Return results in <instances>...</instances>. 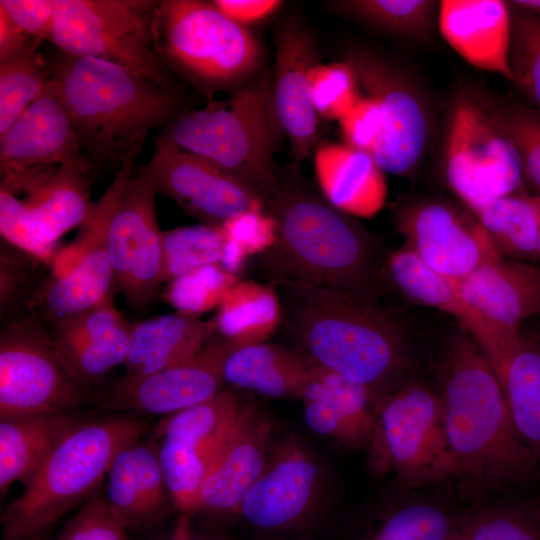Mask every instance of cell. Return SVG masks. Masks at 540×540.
<instances>
[{"label": "cell", "mask_w": 540, "mask_h": 540, "mask_svg": "<svg viewBox=\"0 0 540 540\" xmlns=\"http://www.w3.org/2000/svg\"><path fill=\"white\" fill-rule=\"evenodd\" d=\"M269 284L282 304L281 325L310 362L379 396L409 380L406 327L382 302L287 278Z\"/></svg>", "instance_id": "6da1fadb"}, {"label": "cell", "mask_w": 540, "mask_h": 540, "mask_svg": "<svg viewBox=\"0 0 540 540\" xmlns=\"http://www.w3.org/2000/svg\"><path fill=\"white\" fill-rule=\"evenodd\" d=\"M280 178V177H279ZM266 206L275 244L258 261L269 280L287 278L381 302L389 291L384 244L354 217L293 180Z\"/></svg>", "instance_id": "7a4b0ae2"}, {"label": "cell", "mask_w": 540, "mask_h": 540, "mask_svg": "<svg viewBox=\"0 0 540 540\" xmlns=\"http://www.w3.org/2000/svg\"><path fill=\"white\" fill-rule=\"evenodd\" d=\"M80 150L96 180L140 154L149 133L184 110L182 96L116 63L60 51L48 61Z\"/></svg>", "instance_id": "3957f363"}, {"label": "cell", "mask_w": 540, "mask_h": 540, "mask_svg": "<svg viewBox=\"0 0 540 540\" xmlns=\"http://www.w3.org/2000/svg\"><path fill=\"white\" fill-rule=\"evenodd\" d=\"M440 384L445 431L457 475L491 486L527 479L536 456L515 429L491 364L461 327L444 351Z\"/></svg>", "instance_id": "277c9868"}, {"label": "cell", "mask_w": 540, "mask_h": 540, "mask_svg": "<svg viewBox=\"0 0 540 540\" xmlns=\"http://www.w3.org/2000/svg\"><path fill=\"white\" fill-rule=\"evenodd\" d=\"M138 416L79 419L24 484L0 517L1 540H36L68 511L84 504L106 478L115 455L148 430Z\"/></svg>", "instance_id": "5b68a950"}, {"label": "cell", "mask_w": 540, "mask_h": 540, "mask_svg": "<svg viewBox=\"0 0 540 540\" xmlns=\"http://www.w3.org/2000/svg\"><path fill=\"white\" fill-rule=\"evenodd\" d=\"M161 135L251 186L262 195L266 206L281 193L273 157L285 136L274 108L270 71L223 102L184 109Z\"/></svg>", "instance_id": "8992f818"}, {"label": "cell", "mask_w": 540, "mask_h": 540, "mask_svg": "<svg viewBox=\"0 0 540 540\" xmlns=\"http://www.w3.org/2000/svg\"><path fill=\"white\" fill-rule=\"evenodd\" d=\"M156 47L173 75L209 97L255 75L264 59L258 38L213 1L159 0Z\"/></svg>", "instance_id": "52a82bcc"}, {"label": "cell", "mask_w": 540, "mask_h": 540, "mask_svg": "<svg viewBox=\"0 0 540 540\" xmlns=\"http://www.w3.org/2000/svg\"><path fill=\"white\" fill-rule=\"evenodd\" d=\"M441 170L447 187L472 212L495 199L529 192L515 146L479 85L460 84L451 95Z\"/></svg>", "instance_id": "ba28073f"}, {"label": "cell", "mask_w": 540, "mask_h": 540, "mask_svg": "<svg viewBox=\"0 0 540 540\" xmlns=\"http://www.w3.org/2000/svg\"><path fill=\"white\" fill-rule=\"evenodd\" d=\"M159 0H55L51 42L61 52L103 59L182 96L156 47Z\"/></svg>", "instance_id": "9c48e42d"}, {"label": "cell", "mask_w": 540, "mask_h": 540, "mask_svg": "<svg viewBox=\"0 0 540 540\" xmlns=\"http://www.w3.org/2000/svg\"><path fill=\"white\" fill-rule=\"evenodd\" d=\"M375 412V427L367 447L375 473H392L406 487L457 475L440 394L409 379L396 390L378 396Z\"/></svg>", "instance_id": "30bf717a"}, {"label": "cell", "mask_w": 540, "mask_h": 540, "mask_svg": "<svg viewBox=\"0 0 540 540\" xmlns=\"http://www.w3.org/2000/svg\"><path fill=\"white\" fill-rule=\"evenodd\" d=\"M90 169L52 165L1 179V239L51 264L59 239L90 213Z\"/></svg>", "instance_id": "8fae6325"}, {"label": "cell", "mask_w": 540, "mask_h": 540, "mask_svg": "<svg viewBox=\"0 0 540 540\" xmlns=\"http://www.w3.org/2000/svg\"><path fill=\"white\" fill-rule=\"evenodd\" d=\"M365 95L381 109L383 127L372 157L387 173L411 177L431 144L434 117L422 87L406 69L372 49L350 47L344 56Z\"/></svg>", "instance_id": "7c38bea8"}, {"label": "cell", "mask_w": 540, "mask_h": 540, "mask_svg": "<svg viewBox=\"0 0 540 540\" xmlns=\"http://www.w3.org/2000/svg\"><path fill=\"white\" fill-rule=\"evenodd\" d=\"M138 156L133 154L124 161L104 193L93 202L76 238L59 252L33 314L48 327L114 295L107 233Z\"/></svg>", "instance_id": "4fadbf2b"}, {"label": "cell", "mask_w": 540, "mask_h": 540, "mask_svg": "<svg viewBox=\"0 0 540 540\" xmlns=\"http://www.w3.org/2000/svg\"><path fill=\"white\" fill-rule=\"evenodd\" d=\"M61 363L50 329L36 317L0 327V417L73 412L90 398Z\"/></svg>", "instance_id": "5bb4252c"}, {"label": "cell", "mask_w": 540, "mask_h": 540, "mask_svg": "<svg viewBox=\"0 0 540 540\" xmlns=\"http://www.w3.org/2000/svg\"><path fill=\"white\" fill-rule=\"evenodd\" d=\"M391 211L404 246L444 276L462 281L502 259L476 216L461 202L406 195L393 203Z\"/></svg>", "instance_id": "9a60e30c"}, {"label": "cell", "mask_w": 540, "mask_h": 540, "mask_svg": "<svg viewBox=\"0 0 540 540\" xmlns=\"http://www.w3.org/2000/svg\"><path fill=\"white\" fill-rule=\"evenodd\" d=\"M236 391L222 389L204 403L163 417L153 430L176 512L198 510L204 479L243 405Z\"/></svg>", "instance_id": "2e32d148"}, {"label": "cell", "mask_w": 540, "mask_h": 540, "mask_svg": "<svg viewBox=\"0 0 540 540\" xmlns=\"http://www.w3.org/2000/svg\"><path fill=\"white\" fill-rule=\"evenodd\" d=\"M135 171L156 194L176 202L203 224L222 227L251 211L266 212V201L251 186L213 162L188 152L158 135L150 159Z\"/></svg>", "instance_id": "e0dca14e"}, {"label": "cell", "mask_w": 540, "mask_h": 540, "mask_svg": "<svg viewBox=\"0 0 540 540\" xmlns=\"http://www.w3.org/2000/svg\"><path fill=\"white\" fill-rule=\"evenodd\" d=\"M156 192L133 171L117 202L107 233V252L117 289L127 304L142 310L157 298L162 280L163 245Z\"/></svg>", "instance_id": "ac0fdd59"}, {"label": "cell", "mask_w": 540, "mask_h": 540, "mask_svg": "<svg viewBox=\"0 0 540 540\" xmlns=\"http://www.w3.org/2000/svg\"><path fill=\"white\" fill-rule=\"evenodd\" d=\"M234 346L213 327L195 356L143 376L124 375L104 393L102 406L116 413L166 417L204 403L222 390L224 362Z\"/></svg>", "instance_id": "d6986e66"}, {"label": "cell", "mask_w": 540, "mask_h": 540, "mask_svg": "<svg viewBox=\"0 0 540 540\" xmlns=\"http://www.w3.org/2000/svg\"><path fill=\"white\" fill-rule=\"evenodd\" d=\"M317 457L299 439L273 443L258 479L242 500L238 514L269 531L303 527L314 516L322 491Z\"/></svg>", "instance_id": "ffe728a7"}, {"label": "cell", "mask_w": 540, "mask_h": 540, "mask_svg": "<svg viewBox=\"0 0 540 540\" xmlns=\"http://www.w3.org/2000/svg\"><path fill=\"white\" fill-rule=\"evenodd\" d=\"M385 277L389 291L456 318L484 353L502 384L521 332L507 330L489 320L465 299L460 281L436 272L406 246L389 252Z\"/></svg>", "instance_id": "44dd1931"}, {"label": "cell", "mask_w": 540, "mask_h": 540, "mask_svg": "<svg viewBox=\"0 0 540 540\" xmlns=\"http://www.w3.org/2000/svg\"><path fill=\"white\" fill-rule=\"evenodd\" d=\"M320 63L317 44L299 24H282L275 35L272 95L275 112L293 157L301 162L317 148L318 114L311 72Z\"/></svg>", "instance_id": "7402d4cb"}, {"label": "cell", "mask_w": 540, "mask_h": 540, "mask_svg": "<svg viewBox=\"0 0 540 540\" xmlns=\"http://www.w3.org/2000/svg\"><path fill=\"white\" fill-rule=\"evenodd\" d=\"M273 426L252 403L239 415L202 484L197 513L238 514L246 493L260 476L272 447Z\"/></svg>", "instance_id": "603a6c76"}, {"label": "cell", "mask_w": 540, "mask_h": 540, "mask_svg": "<svg viewBox=\"0 0 540 540\" xmlns=\"http://www.w3.org/2000/svg\"><path fill=\"white\" fill-rule=\"evenodd\" d=\"M131 328L116 307L114 295L49 327L61 363L77 383L89 390L124 364Z\"/></svg>", "instance_id": "cb8c5ba5"}, {"label": "cell", "mask_w": 540, "mask_h": 540, "mask_svg": "<svg viewBox=\"0 0 540 540\" xmlns=\"http://www.w3.org/2000/svg\"><path fill=\"white\" fill-rule=\"evenodd\" d=\"M52 165L90 169L50 80L45 92L0 136V176L6 179Z\"/></svg>", "instance_id": "d4e9b609"}, {"label": "cell", "mask_w": 540, "mask_h": 540, "mask_svg": "<svg viewBox=\"0 0 540 540\" xmlns=\"http://www.w3.org/2000/svg\"><path fill=\"white\" fill-rule=\"evenodd\" d=\"M140 439L115 455L106 476L104 500L126 530L148 531L161 527L176 510L155 441Z\"/></svg>", "instance_id": "484cf974"}, {"label": "cell", "mask_w": 540, "mask_h": 540, "mask_svg": "<svg viewBox=\"0 0 540 540\" xmlns=\"http://www.w3.org/2000/svg\"><path fill=\"white\" fill-rule=\"evenodd\" d=\"M438 26L449 46L477 69L510 80L511 8L502 0H442Z\"/></svg>", "instance_id": "4316f807"}, {"label": "cell", "mask_w": 540, "mask_h": 540, "mask_svg": "<svg viewBox=\"0 0 540 540\" xmlns=\"http://www.w3.org/2000/svg\"><path fill=\"white\" fill-rule=\"evenodd\" d=\"M465 299L495 324L520 332L540 314V264L500 259L460 281Z\"/></svg>", "instance_id": "83f0119b"}, {"label": "cell", "mask_w": 540, "mask_h": 540, "mask_svg": "<svg viewBox=\"0 0 540 540\" xmlns=\"http://www.w3.org/2000/svg\"><path fill=\"white\" fill-rule=\"evenodd\" d=\"M314 168L323 196L340 211L371 218L384 206V171L371 154L345 143L323 144L314 152Z\"/></svg>", "instance_id": "f1b7e54d"}, {"label": "cell", "mask_w": 540, "mask_h": 540, "mask_svg": "<svg viewBox=\"0 0 540 540\" xmlns=\"http://www.w3.org/2000/svg\"><path fill=\"white\" fill-rule=\"evenodd\" d=\"M212 330L211 320L182 311L133 324L125 375L143 376L190 359L203 349Z\"/></svg>", "instance_id": "f546056e"}, {"label": "cell", "mask_w": 540, "mask_h": 540, "mask_svg": "<svg viewBox=\"0 0 540 540\" xmlns=\"http://www.w3.org/2000/svg\"><path fill=\"white\" fill-rule=\"evenodd\" d=\"M73 412H35L0 417V495L26 484L47 455L79 420Z\"/></svg>", "instance_id": "4dcf8cb0"}, {"label": "cell", "mask_w": 540, "mask_h": 540, "mask_svg": "<svg viewBox=\"0 0 540 540\" xmlns=\"http://www.w3.org/2000/svg\"><path fill=\"white\" fill-rule=\"evenodd\" d=\"M310 363L301 352L277 344L234 346L224 362V381L236 390L301 398Z\"/></svg>", "instance_id": "1f68e13d"}, {"label": "cell", "mask_w": 540, "mask_h": 540, "mask_svg": "<svg viewBox=\"0 0 540 540\" xmlns=\"http://www.w3.org/2000/svg\"><path fill=\"white\" fill-rule=\"evenodd\" d=\"M216 309L215 331L236 347L265 342L282 323V304L269 283L239 280Z\"/></svg>", "instance_id": "d6a6232c"}, {"label": "cell", "mask_w": 540, "mask_h": 540, "mask_svg": "<svg viewBox=\"0 0 540 540\" xmlns=\"http://www.w3.org/2000/svg\"><path fill=\"white\" fill-rule=\"evenodd\" d=\"M472 213L502 258L535 263L540 234V195L526 192L504 196Z\"/></svg>", "instance_id": "836d02e7"}, {"label": "cell", "mask_w": 540, "mask_h": 540, "mask_svg": "<svg viewBox=\"0 0 540 540\" xmlns=\"http://www.w3.org/2000/svg\"><path fill=\"white\" fill-rule=\"evenodd\" d=\"M502 386L513 424L534 455H540V344L522 335Z\"/></svg>", "instance_id": "e575fe53"}, {"label": "cell", "mask_w": 540, "mask_h": 540, "mask_svg": "<svg viewBox=\"0 0 540 540\" xmlns=\"http://www.w3.org/2000/svg\"><path fill=\"white\" fill-rule=\"evenodd\" d=\"M51 268L35 256L0 241L1 325L33 317Z\"/></svg>", "instance_id": "d590c367"}, {"label": "cell", "mask_w": 540, "mask_h": 540, "mask_svg": "<svg viewBox=\"0 0 540 540\" xmlns=\"http://www.w3.org/2000/svg\"><path fill=\"white\" fill-rule=\"evenodd\" d=\"M331 5L349 18L411 39L430 36L439 9L432 0H343Z\"/></svg>", "instance_id": "8d00e7d4"}, {"label": "cell", "mask_w": 540, "mask_h": 540, "mask_svg": "<svg viewBox=\"0 0 540 540\" xmlns=\"http://www.w3.org/2000/svg\"><path fill=\"white\" fill-rule=\"evenodd\" d=\"M34 39L18 57L0 63V136L48 88L51 70Z\"/></svg>", "instance_id": "74e56055"}, {"label": "cell", "mask_w": 540, "mask_h": 540, "mask_svg": "<svg viewBox=\"0 0 540 540\" xmlns=\"http://www.w3.org/2000/svg\"><path fill=\"white\" fill-rule=\"evenodd\" d=\"M379 395L321 365L310 363L301 398L331 404L370 443L376 421Z\"/></svg>", "instance_id": "f35d334b"}, {"label": "cell", "mask_w": 540, "mask_h": 540, "mask_svg": "<svg viewBox=\"0 0 540 540\" xmlns=\"http://www.w3.org/2000/svg\"><path fill=\"white\" fill-rule=\"evenodd\" d=\"M227 236L221 227L207 224L162 231L163 283H170L200 267L221 264Z\"/></svg>", "instance_id": "ab89813d"}, {"label": "cell", "mask_w": 540, "mask_h": 540, "mask_svg": "<svg viewBox=\"0 0 540 540\" xmlns=\"http://www.w3.org/2000/svg\"><path fill=\"white\" fill-rule=\"evenodd\" d=\"M482 94L515 146L528 191L540 195V111L485 88Z\"/></svg>", "instance_id": "60d3db41"}, {"label": "cell", "mask_w": 540, "mask_h": 540, "mask_svg": "<svg viewBox=\"0 0 540 540\" xmlns=\"http://www.w3.org/2000/svg\"><path fill=\"white\" fill-rule=\"evenodd\" d=\"M460 517L430 502H412L389 512L360 540H445Z\"/></svg>", "instance_id": "b9f144b4"}, {"label": "cell", "mask_w": 540, "mask_h": 540, "mask_svg": "<svg viewBox=\"0 0 540 540\" xmlns=\"http://www.w3.org/2000/svg\"><path fill=\"white\" fill-rule=\"evenodd\" d=\"M510 8L509 81L540 111V15Z\"/></svg>", "instance_id": "7bdbcfd3"}, {"label": "cell", "mask_w": 540, "mask_h": 540, "mask_svg": "<svg viewBox=\"0 0 540 540\" xmlns=\"http://www.w3.org/2000/svg\"><path fill=\"white\" fill-rule=\"evenodd\" d=\"M238 281L219 264L203 266L168 283L165 300L177 311L199 316L217 307Z\"/></svg>", "instance_id": "ee69618b"}, {"label": "cell", "mask_w": 540, "mask_h": 540, "mask_svg": "<svg viewBox=\"0 0 540 540\" xmlns=\"http://www.w3.org/2000/svg\"><path fill=\"white\" fill-rule=\"evenodd\" d=\"M466 540H540V519L517 507H487L460 517Z\"/></svg>", "instance_id": "f6af8a7d"}, {"label": "cell", "mask_w": 540, "mask_h": 540, "mask_svg": "<svg viewBox=\"0 0 540 540\" xmlns=\"http://www.w3.org/2000/svg\"><path fill=\"white\" fill-rule=\"evenodd\" d=\"M312 98L318 116L340 120L360 99L361 87L345 60L317 64L311 72Z\"/></svg>", "instance_id": "bcb514c9"}, {"label": "cell", "mask_w": 540, "mask_h": 540, "mask_svg": "<svg viewBox=\"0 0 540 540\" xmlns=\"http://www.w3.org/2000/svg\"><path fill=\"white\" fill-rule=\"evenodd\" d=\"M103 497L94 495L80 506L53 540H129Z\"/></svg>", "instance_id": "7dc6e473"}, {"label": "cell", "mask_w": 540, "mask_h": 540, "mask_svg": "<svg viewBox=\"0 0 540 540\" xmlns=\"http://www.w3.org/2000/svg\"><path fill=\"white\" fill-rule=\"evenodd\" d=\"M339 124L345 144L372 154L383 127L380 106L372 97L362 95Z\"/></svg>", "instance_id": "c3c4849f"}, {"label": "cell", "mask_w": 540, "mask_h": 540, "mask_svg": "<svg viewBox=\"0 0 540 540\" xmlns=\"http://www.w3.org/2000/svg\"><path fill=\"white\" fill-rule=\"evenodd\" d=\"M221 228L229 239L245 250L249 257L264 254L276 241L275 220L263 210L242 213Z\"/></svg>", "instance_id": "681fc988"}, {"label": "cell", "mask_w": 540, "mask_h": 540, "mask_svg": "<svg viewBox=\"0 0 540 540\" xmlns=\"http://www.w3.org/2000/svg\"><path fill=\"white\" fill-rule=\"evenodd\" d=\"M304 420L315 433L350 448L368 447V441L331 404L320 400L304 401Z\"/></svg>", "instance_id": "f907efd6"}, {"label": "cell", "mask_w": 540, "mask_h": 540, "mask_svg": "<svg viewBox=\"0 0 540 540\" xmlns=\"http://www.w3.org/2000/svg\"><path fill=\"white\" fill-rule=\"evenodd\" d=\"M0 7L30 37L51 42L55 0H0Z\"/></svg>", "instance_id": "816d5d0a"}, {"label": "cell", "mask_w": 540, "mask_h": 540, "mask_svg": "<svg viewBox=\"0 0 540 540\" xmlns=\"http://www.w3.org/2000/svg\"><path fill=\"white\" fill-rule=\"evenodd\" d=\"M213 2L225 15L244 26L270 17L283 4L278 0H213Z\"/></svg>", "instance_id": "f5cc1de1"}, {"label": "cell", "mask_w": 540, "mask_h": 540, "mask_svg": "<svg viewBox=\"0 0 540 540\" xmlns=\"http://www.w3.org/2000/svg\"><path fill=\"white\" fill-rule=\"evenodd\" d=\"M0 7V63L14 59L24 53L34 41Z\"/></svg>", "instance_id": "db71d44e"}, {"label": "cell", "mask_w": 540, "mask_h": 540, "mask_svg": "<svg viewBox=\"0 0 540 540\" xmlns=\"http://www.w3.org/2000/svg\"><path fill=\"white\" fill-rule=\"evenodd\" d=\"M193 517L192 514L178 513L172 529L154 540H220L197 531L194 528Z\"/></svg>", "instance_id": "11a10c76"}, {"label": "cell", "mask_w": 540, "mask_h": 540, "mask_svg": "<svg viewBox=\"0 0 540 540\" xmlns=\"http://www.w3.org/2000/svg\"><path fill=\"white\" fill-rule=\"evenodd\" d=\"M508 3L514 8L540 15V0H513Z\"/></svg>", "instance_id": "9f6ffc18"}, {"label": "cell", "mask_w": 540, "mask_h": 540, "mask_svg": "<svg viewBox=\"0 0 540 540\" xmlns=\"http://www.w3.org/2000/svg\"><path fill=\"white\" fill-rule=\"evenodd\" d=\"M445 540H466V538L462 535L459 529H457L453 534H451Z\"/></svg>", "instance_id": "6f0895ef"}, {"label": "cell", "mask_w": 540, "mask_h": 540, "mask_svg": "<svg viewBox=\"0 0 540 540\" xmlns=\"http://www.w3.org/2000/svg\"><path fill=\"white\" fill-rule=\"evenodd\" d=\"M535 263L540 264V234H539V238H538V244H537V251H536Z\"/></svg>", "instance_id": "680465c9"}, {"label": "cell", "mask_w": 540, "mask_h": 540, "mask_svg": "<svg viewBox=\"0 0 540 540\" xmlns=\"http://www.w3.org/2000/svg\"><path fill=\"white\" fill-rule=\"evenodd\" d=\"M535 513L537 514V516H538V517H539V519H540V505H539V508H538V510H537V511H536Z\"/></svg>", "instance_id": "91938a15"}, {"label": "cell", "mask_w": 540, "mask_h": 540, "mask_svg": "<svg viewBox=\"0 0 540 540\" xmlns=\"http://www.w3.org/2000/svg\"><path fill=\"white\" fill-rule=\"evenodd\" d=\"M36 540H45V537H42V538H39V539H36Z\"/></svg>", "instance_id": "94428289"}]
</instances>
